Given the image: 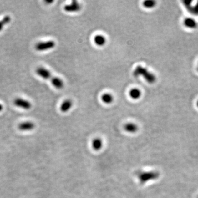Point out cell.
<instances>
[{
	"mask_svg": "<svg viewBox=\"0 0 198 198\" xmlns=\"http://www.w3.org/2000/svg\"><path fill=\"white\" fill-rule=\"evenodd\" d=\"M51 82L56 89H61L63 87V82L59 78L54 77Z\"/></svg>",
	"mask_w": 198,
	"mask_h": 198,
	"instance_id": "4fadbf2b",
	"label": "cell"
},
{
	"mask_svg": "<svg viewBox=\"0 0 198 198\" xmlns=\"http://www.w3.org/2000/svg\"><path fill=\"white\" fill-rule=\"evenodd\" d=\"M3 105L2 104H0V112L2 111H3Z\"/></svg>",
	"mask_w": 198,
	"mask_h": 198,
	"instance_id": "d6986e66",
	"label": "cell"
},
{
	"mask_svg": "<svg viewBox=\"0 0 198 198\" xmlns=\"http://www.w3.org/2000/svg\"><path fill=\"white\" fill-rule=\"evenodd\" d=\"M160 174L157 171L142 172L138 175L139 182L141 184H144L149 181L157 180L159 178Z\"/></svg>",
	"mask_w": 198,
	"mask_h": 198,
	"instance_id": "7a4b0ae2",
	"label": "cell"
},
{
	"mask_svg": "<svg viewBox=\"0 0 198 198\" xmlns=\"http://www.w3.org/2000/svg\"><path fill=\"white\" fill-rule=\"evenodd\" d=\"M11 20V17L9 16H6L3 18L1 21H0V32L3 30V27L10 22Z\"/></svg>",
	"mask_w": 198,
	"mask_h": 198,
	"instance_id": "e0dca14e",
	"label": "cell"
},
{
	"mask_svg": "<svg viewBox=\"0 0 198 198\" xmlns=\"http://www.w3.org/2000/svg\"><path fill=\"white\" fill-rule=\"evenodd\" d=\"M37 74L43 78L45 79H51V81L53 79L54 77H51V74L50 72L47 69H45L43 67H39L36 70Z\"/></svg>",
	"mask_w": 198,
	"mask_h": 198,
	"instance_id": "52a82bcc",
	"label": "cell"
},
{
	"mask_svg": "<svg viewBox=\"0 0 198 198\" xmlns=\"http://www.w3.org/2000/svg\"><path fill=\"white\" fill-rule=\"evenodd\" d=\"M183 3L185 8L188 10L189 13L195 16H198V1L194 5L193 4V1H191L185 0L183 1Z\"/></svg>",
	"mask_w": 198,
	"mask_h": 198,
	"instance_id": "277c9868",
	"label": "cell"
},
{
	"mask_svg": "<svg viewBox=\"0 0 198 198\" xmlns=\"http://www.w3.org/2000/svg\"><path fill=\"white\" fill-rule=\"evenodd\" d=\"M124 129L126 132L130 133H135L138 130V127L137 124L133 123H128L124 126Z\"/></svg>",
	"mask_w": 198,
	"mask_h": 198,
	"instance_id": "30bf717a",
	"label": "cell"
},
{
	"mask_svg": "<svg viewBox=\"0 0 198 198\" xmlns=\"http://www.w3.org/2000/svg\"></svg>",
	"mask_w": 198,
	"mask_h": 198,
	"instance_id": "7402d4cb",
	"label": "cell"
},
{
	"mask_svg": "<svg viewBox=\"0 0 198 198\" xmlns=\"http://www.w3.org/2000/svg\"><path fill=\"white\" fill-rule=\"evenodd\" d=\"M141 95V91L139 89H137V88L131 89L130 91H129L130 96L133 99H135V100L138 99L140 97Z\"/></svg>",
	"mask_w": 198,
	"mask_h": 198,
	"instance_id": "9a60e30c",
	"label": "cell"
},
{
	"mask_svg": "<svg viewBox=\"0 0 198 198\" xmlns=\"http://www.w3.org/2000/svg\"></svg>",
	"mask_w": 198,
	"mask_h": 198,
	"instance_id": "603a6c76",
	"label": "cell"
},
{
	"mask_svg": "<svg viewBox=\"0 0 198 198\" xmlns=\"http://www.w3.org/2000/svg\"><path fill=\"white\" fill-rule=\"evenodd\" d=\"M133 75L135 77L142 76L149 83H154L156 81L155 75L148 71L147 69L141 66H138L133 72Z\"/></svg>",
	"mask_w": 198,
	"mask_h": 198,
	"instance_id": "6da1fadb",
	"label": "cell"
},
{
	"mask_svg": "<svg viewBox=\"0 0 198 198\" xmlns=\"http://www.w3.org/2000/svg\"><path fill=\"white\" fill-rule=\"evenodd\" d=\"M14 104L17 107L24 109H29L32 107V104L29 101L21 98H17L14 101Z\"/></svg>",
	"mask_w": 198,
	"mask_h": 198,
	"instance_id": "5b68a950",
	"label": "cell"
},
{
	"mask_svg": "<svg viewBox=\"0 0 198 198\" xmlns=\"http://www.w3.org/2000/svg\"><path fill=\"white\" fill-rule=\"evenodd\" d=\"M35 127V124L31 122H25L19 125V129L22 131H28L33 129Z\"/></svg>",
	"mask_w": 198,
	"mask_h": 198,
	"instance_id": "9c48e42d",
	"label": "cell"
},
{
	"mask_svg": "<svg viewBox=\"0 0 198 198\" xmlns=\"http://www.w3.org/2000/svg\"><path fill=\"white\" fill-rule=\"evenodd\" d=\"M143 6L146 8H152L156 6V1L153 0L145 1L143 3Z\"/></svg>",
	"mask_w": 198,
	"mask_h": 198,
	"instance_id": "ac0fdd59",
	"label": "cell"
},
{
	"mask_svg": "<svg viewBox=\"0 0 198 198\" xmlns=\"http://www.w3.org/2000/svg\"><path fill=\"white\" fill-rule=\"evenodd\" d=\"M55 46V41L50 40V41L41 42L37 43L35 46V48L37 51H43L50 50Z\"/></svg>",
	"mask_w": 198,
	"mask_h": 198,
	"instance_id": "3957f363",
	"label": "cell"
},
{
	"mask_svg": "<svg viewBox=\"0 0 198 198\" xmlns=\"http://www.w3.org/2000/svg\"><path fill=\"white\" fill-rule=\"evenodd\" d=\"M94 42L96 45L102 46L106 43V39L103 35H98L94 38Z\"/></svg>",
	"mask_w": 198,
	"mask_h": 198,
	"instance_id": "5bb4252c",
	"label": "cell"
},
{
	"mask_svg": "<svg viewBox=\"0 0 198 198\" xmlns=\"http://www.w3.org/2000/svg\"><path fill=\"white\" fill-rule=\"evenodd\" d=\"M183 24L185 27L189 29H195L198 27V23L195 19L191 18H187L185 19Z\"/></svg>",
	"mask_w": 198,
	"mask_h": 198,
	"instance_id": "ba28073f",
	"label": "cell"
},
{
	"mask_svg": "<svg viewBox=\"0 0 198 198\" xmlns=\"http://www.w3.org/2000/svg\"><path fill=\"white\" fill-rule=\"evenodd\" d=\"M81 9V6L78 3L77 1H73L71 4L66 5L64 7V9L67 12H76L79 11Z\"/></svg>",
	"mask_w": 198,
	"mask_h": 198,
	"instance_id": "8992f818",
	"label": "cell"
},
{
	"mask_svg": "<svg viewBox=\"0 0 198 198\" xmlns=\"http://www.w3.org/2000/svg\"><path fill=\"white\" fill-rule=\"evenodd\" d=\"M101 99L104 103L107 104H109L112 103L114 100V98L111 94L109 93H105L103 94L101 96Z\"/></svg>",
	"mask_w": 198,
	"mask_h": 198,
	"instance_id": "2e32d148",
	"label": "cell"
},
{
	"mask_svg": "<svg viewBox=\"0 0 198 198\" xmlns=\"http://www.w3.org/2000/svg\"><path fill=\"white\" fill-rule=\"evenodd\" d=\"M196 106H197V107H198V101H197V103H196Z\"/></svg>",
	"mask_w": 198,
	"mask_h": 198,
	"instance_id": "44dd1931",
	"label": "cell"
},
{
	"mask_svg": "<svg viewBox=\"0 0 198 198\" xmlns=\"http://www.w3.org/2000/svg\"><path fill=\"white\" fill-rule=\"evenodd\" d=\"M72 106V102L69 100H66L61 105L60 110L62 112H67L71 109Z\"/></svg>",
	"mask_w": 198,
	"mask_h": 198,
	"instance_id": "8fae6325",
	"label": "cell"
},
{
	"mask_svg": "<svg viewBox=\"0 0 198 198\" xmlns=\"http://www.w3.org/2000/svg\"><path fill=\"white\" fill-rule=\"evenodd\" d=\"M46 3H53V1H46Z\"/></svg>",
	"mask_w": 198,
	"mask_h": 198,
	"instance_id": "ffe728a7",
	"label": "cell"
},
{
	"mask_svg": "<svg viewBox=\"0 0 198 198\" xmlns=\"http://www.w3.org/2000/svg\"><path fill=\"white\" fill-rule=\"evenodd\" d=\"M103 140L100 138H95L92 142V146L94 149L96 151H99L103 148Z\"/></svg>",
	"mask_w": 198,
	"mask_h": 198,
	"instance_id": "7c38bea8",
	"label": "cell"
}]
</instances>
